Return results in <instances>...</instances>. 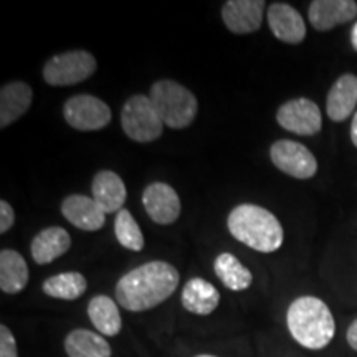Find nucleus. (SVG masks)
Wrapping results in <instances>:
<instances>
[{"mask_svg": "<svg viewBox=\"0 0 357 357\" xmlns=\"http://www.w3.org/2000/svg\"><path fill=\"white\" fill-rule=\"evenodd\" d=\"M88 316L93 326L105 336H116L121 331V314L118 305L109 296L100 294L93 298L88 305Z\"/></svg>", "mask_w": 357, "mask_h": 357, "instance_id": "nucleus-22", "label": "nucleus"}, {"mask_svg": "<svg viewBox=\"0 0 357 357\" xmlns=\"http://www.w3.org/2000/svg\"><path fill=\"white\" fill-rule=\"evenodd\" d=\"M0 357H19L15 337L7 326H0Z\"/></svg>", "mask_w": 357, "mask_h": 357, "instance_id": "nucleus-26", "label": "nucleus"}, {"mask_svg": "<svg viewBox=\"0 0 357 357\" xmlns=\"http://www.w3.org/2000/svg\"><path fill=\"white\" fill-rule=\"evenodd\" d=\"M61 213L70 223L84 231H96L102 229L106 213L101 211L93 197L86 195H70L61 204Z\"/></svg>", "mask_w": 357, "mask_h": 357, "instance_id": "nucleus-14", "label": "nucleus"}, {"mask_svg": "<svg viewBox=\"0 0 357 357\" xmlns=\"http://www.w3.org/2000/svg\"><path fill=\"white\" fill-rule=\"evenodd\" d=\"M268 25L281 42L298 45L306 37V25L300 12L288 3H271L268 7Z\"/></svg>", "mask_w": 357, "mask_h": 357, "instance_id": "nucleus-12", "label": "nucleus"}, {"mask_svg": "<svg viewBox=\"0 0 357 357\" xmlns=\"http://www.w3.org/2000/svg\"><path fill=\"white\" fill-rule=\"evenodd\" d=\"M13 222H15L13 208L10 207V204L2 200V202H0V234H6L7 230H10Z\"/></svg>", "mask_w": 357, "mask_h": 357, "instance_id": "nucleus-27", "label": "nucleus"}, {"mask_svg": "<svg viewBox=\"0 0 357 357\" xmlns=\"http://www.w3.org/2000/svg\"><path fill=\"white\" fill-rule=\"evenodd\" d=\"M220 303V294L212 283L204 278H192L182 289V305L189 312L207 316L215 311Z\"/></svg>", "mask_w": 357, "mask_h": 357, "instance_id": "nucleus-19", "label": "nucleus"}, {"mask_svg": "<svg viewBox=\"0 0 357 357\" xmlns=\"http://www.w3.org/2000/svg\"><path fill=\"white\" fill-rule=\"evenodd\" d=\"M347 342L352 349L357 351V319L347 328Z\"/></svg>", "mask_w": 357, "mask_h": 357, "instance_id": "nucleus-28", "label": "nucleus"}, {"mask_svg": "<svg viewBox=\"0 0 357 357\" xmlns=\"http://www.w3.org/2000/svg\"><path fill=\"white\" fill-rule=\"evenodd\" d=\"M357 15L354 0H314L307 10L311 25L319 32H328L334 26L347 24Z\"/></svg>", "mask_w": 357, "mask_h": 357, "instance_id": "nucleus-13", "label": "nucleus"}, {"mask_svg": "<svg viewBox=\"0 0 357 357\" xmlns=\"http://www.w3.org/2000/svg\"><path fill=\"white\" fill-rule=\"evenodd\" d=\"M213 270L218 280L231 291H243L252 284L253 276L231 253H222L215 258Z\"/></svg>", "mask_w": 357, "mask_h": 357, "instance_id": "nucleus-23", "label": "nucleus"}, {"mask_svg": "<svg viewBox=\"0 0 357 357\" xmlns=\"http://www.w3.org/2000/svg\"><path fill=\"white\" fill-rule=\"evenodd\" d=\"M33 95L32 88L24 82H12L0 89V128L10 126L17 119L22 118L30 105Z\"/></svg>", "mask_w": 357, "mask_h": 357, "instance_id": "nucleus-16", "label": "nucleus"}, {"mask_svg": "<svg viewBox=\"0 0 357 357\" xmlns=\"http://www.w3.org/2000/svg\"><path fill=\"white\" fill-rule=\"evenodd\" d=\"M29 283V266L15 250H2L0 253V288L3 293L15 294Z\"/></svg>", "mask_w": 357, "mask_h": 357, "instance_id": "nucleus-20", "label": "nucleus"}, {"mask_svg": "<svg viewBox=\"0 0 357 357\" xmlns=\"http://www.w3.org/2000/svg\"><path fill=\"white\" fill-rule=\"evenodd\" d=\"M227 225L238 242L257 252L273 253L283 245V227L280 220L260 205H236L230 212Z\"/></svg>", "mask_w": 357, "mask_h": 357, "instance_id": "nucleus-3", "label": "nucleus"}, {"mask_svg": "<svg viewBox=\"0 0 357 357\" xmlns=\"http://www.w3.org/2000/svg\"><path fill=\"white\" fill-rule=\"evenodd\" d=\"M71 247L70 234L61 227H50L35 236L30 252L38 265H47L65 255Z\"/></svg>", "mask_w": 357, "mask_h": 357, "instance_id": "nucleus-18", "label": "nucleus"}, {"mask_svg": "<svg viewBox=\"0 0 357 357\" xmlns=\"http://www.w3.org/2000/svg\"><path fill=\"white\" fill-rule=\"evenodd\" d=\"M147 215L159 225H171L181 215V199L166 182H153L142 192Z\"/></svg>", "mask_w": 357, "mask_h": 357, "instance_id": "nucleus-10", "label": "nucleus"}, {"mask_svg": "<svg viewBox=\"0 0 357 357\" xmlns=\"http://www.w3.org/2000/svg\"><path fill=\"white\" fill-rule=\"evenodd\" d=\"M265 7L263 0H229L222 7L223 24L236 35L257 32L261 26Z\"/></svg>", "mask_w": 357, "mask_h": 357, "instance_id": "nucleus-11", "label": "nucleus"}, {"mask_svg": "<svg viewBox=\"0 0 357 357\" xmlns=\"http://www.w3.org/2000/svg\"><path fill=\"white\" fill-rule=\"evenodd\" d=\"M96 66V58L86 50L65 52L45 63L43 79L52 86H68L93 77Z\"/></svg>", "mask_w": 357, "mask_h": 357, "instance_id": "nucleus-6", "label": "nucleus"}, {"mask_svg": "<svg viewBox=\"0 0 357 357\" xmlns=\"http://www.w3.org/2000/svg\"><path fill=\"white\" fill-rule=\"evenodd\" d=\"M270 158L281 172L294 178L306 181L318 172V160L301 142L276 141L270 149Z\"/></svg>", "mask_w": 357, "mask_h": 357, "instance_id": "nucleus-8", "label": "nucleus"}, {"mask_svg": "<svg viewBox=\"0 0 357 357\" xmlns=\"http://www.w3.org/2000/svg\"><path fill=\"white\" fill-rule=\"evenodd\" d=\"M86 278L78 271H66V273L55 275L52 278L45 280L43 293L56 300L73 301L78 300L86 291Z\"/></svg>", "mask_w": 357, "mask_h": 357, "instance_id": "nucleus-24", "label": "nucleus"}, {"mask_svg": "<svg viewBox=\"0 0 357 357\" xmlns=\"http://www.w3.org/2000/svg\"><path fill=\"white\" fill-rule=\"evenodd\" d=\"M357 106V77L356 75H342L333 84L328 95L326 113L333 121L341 123L351 116Z\"/></svg>", "mask_w": 357, "mask_h": 357, "instance_id": "nucleus-17", "label": "nucleus"}, {"mask_svg": "<svg viewBox=\"0 0 357 357\" xmlns=\"http://www.w3.org/2000/svg\"><path fill=\"white\" fill-rule=\"evenodd\" d=\"M276 121L281 128L298 136H314L323 128V116L314 101L296 98L280 106Z\"/></svg>", "mask_w": 357, "mask_h": 357, "instance_id": "nucleus-9", "label": "nucleus"}, {"mask_svg": "<svg viewBox=\"0 0 357 357\" xmlns=\"http://www.w3.org/2000/svg\"><path fill=\"white\" fill-rule=\"evenodd\" d=\"M149 100L153 101L164 126L184 129L197 116V98L185 86L172 79H160L151 86Z\"/></svg>", "mask_w": 357, "mask_h": 357, "instance_id": "nucleus-4", "label": "nucleus"}, {"mask_svg": "<svg viewBox=\"0 0 357 357\" xmlns=\"http://www.w3.org/2000/svg\"><path fill=\"white\" fill-rule=\"evenodd\" d=\"M178 271L167 261H149L134 268L116 284V300L128 311H146L176 291Z\"/></svg>", "mask_w": 357, "mask_h": 357, "instance_id": "nucleus-1", "label": "nucleus"}, {"mask_svg": "<svg viewBox=\"0 0 357 357\" xmlns=\"http://www.w3.org/2000/svg\"><path fill=\"white\" fill-rule=\"evenodd\" d=\"M91 195L102 212L118 213L119 211H123L128 192L123 178L118 174L113 171H101L93 178Z\"/></svg>", "mask_w": 357, "mask_h": 357, "instance_id": "nucleus-15", "label": "nucleus"}, {"mask_svg": "<svg viewBox=\"0 0 357 357\" xmlns=\"http://www.w3.org/2000/svg\"><path fill=\"white\" fill-rule=\"evenodd\" d=\"M66 123L78 131H98L111 121V109L105 101L91 95L70 98L63 106Z\"/></svg>", "mask_w": 357, "mask_h": 357, "instance_id": "nucleus-7", "label": "nucleus"}, {"mask_svg": "<svg viewBox=\"0 0 357 357\" xmlns=\"http://www.w3.org/2000/svg\"><path fill=\"white\" fill-rule=\"evenodd\" d=\"M114 234L124 248L132 250V252H141L144 248V236H142L139 225H137L132 213L126 208L116 213Z\"/></svg>", "mask_w": 357, "mask_h": 357, "instance_id": "nucleus-25", "label": "nucleus"}, {"mask_svg": "<svg viewBox=\"0 0 357 357\" xmlns=\"http://www.w3.org/2000/svg\"><path fill=\"white\" fill-rule=\"evenodd\" d=\"M351 43H352V47H354V50L357 52V24L354 25V29H352V32H351Z\"/></svg>", "mask_w": 357, "mask_h": 357, "instance_id": "nucleus-30", "label": "nucleus"}, {"mask_svg": "<svg viewBox=\"0 0 357 357\" xmlns=\"http://www.w3.org/2000/svg\"><path fill=\"white\" fill-rule=\"evenodd\" d=\"M351 139H352V144L357 147V113L354 114V118H352V124H351Z\"/></svg>", "mask_w": 357, "mask_h": 357, "instance_id": "nucleus-29", "label": "nucleus"}, {"mask_svg": "<svg viewBox=\"0 0 357 357\" xmlns=\"http://www.w3.org/2000/svg\"><path fill=\"white\" fill-rule=\"evenodd\" d=\"M121 126L129 139L136 142H153L162 134L164 123L149 96L136 95L124 102Z\"/></svg>", "mask_w": 357, "mask_h": 357, "instance_id": "nucleus-5", "label": "nucleus"}, {"mask_svg": "<svg viewBox=\"0 0 357 357\" xmlns=\"http://www.w3.org/2000/svg\"><path fill=\"white\" fill-rule=\"evenodd\" d=\"M288 329L298 344L319 351L333 341L336 324L328 305L314 296H301L291 303L287 314Z\"/></svg>", "mask_w": 357, "mask_h": 357, "instance_id": "nucleus-2", "label": "nucleus"}, {"mask_svg": "<svg viewBox=\"0 0 357 357\" xmlns=\"http://www.w3.org/2000/svg\"><path fill=\"white\" fill-rule=\"evenodd\" d=\"M197 357H215V356H208V354H202V356H197Z\"/></svg>", "mask_w": 357, "mask_h": 357, "instance_id": "nucleus-31", "label": "nucleus"}, {"mask_svg": "<svg viewBox=\"0 0 357 357\" xmlns=\"http://www.w3.org/2000/svg\"><path fill=\"white\" fill-rule=\"evenodd\" d=\"M68 357H111V347L106 339L88 329H75L65 339Z\"/></svg>", "mask_w": 357, "mask_h": 357, "instance_id": "nucleus-21", "label": "nucleus"}]
</instances>
